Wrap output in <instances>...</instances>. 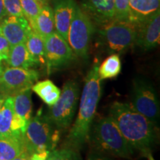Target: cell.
<instances>
[{
  "instance_id": "obj_17",
  "label": "cell",
  "mask_w": 160,
  "mask_h": 160,
  "mask_svg": "<svg viewBox=\"0 0 160 160\" xmlns=\"http://www.w3.org/2000/svg\"><path fill=\"white\" fill-rule=\"evenodd\" d=\"M30 26L32 31L41 36L43 39L55 32L53 8L45 4L35 21Z\"/></svg>"
},
{
  "instance_id": "obj_36",
  "label": "cell",
  "mask_w": 160,
  "mask_h": 160,
  "mask_svg": "<svg viewBox=\"0 0 160 160\" xmlns=\"http://www.w3.org/2000/svg\"><path fill=\"white\" fill-rule=\"evenodd\" d=\"M37 1H39V2H45L47 0H37Z\"/></svg>"
},
{
  "instance_id": "obj_27",
  "label": "cell",
  "mask_w": 160,
  "mask_h": 160,
  "mask_svg": "<svg viewBox=\"0 0 160 160\" xmlns=\"http://www.w3.org/2000/svg\"><path fill=\"white\" fill-rule=\"evenodd\" d=\"M8 16L24 17L20 0H3Z\"/></svg>"
},
{
  "instance_id": "obj_21",
  "label": "cell",
  "mask_w": 160,
  "mask_h": 160,
  "mask_svg": "<svg viewBox=\"0 0 160 160\" xmlns=\"http://www.w3.org/2000/svg\"><path fill=\"white\" fill-rule=\"evenodd\" d=\"M25 44L37 65H45V42L43 38L31 29Z\"/></svg>"
},
{
  "instance_id": "obj_4",
  "label": "cell",
  "mask_w": 160,
  "mask_h": 160,
  "mask_svg": "<svg viewBox=\"0 0 160 160\" xmlns=\"http://www.w3.org/2000/svg\"><path fill=\"white\" fill-rule=\"evenodd\" d=\"M60 139V130L48 121L45 116L38 113L31 118L26 126L22 142L29 154L55 149Z\"/></svg>"
},
{
  "instance_id": "obj_14",
  "label": "cell",
  "mask_w": 160,
  "mask_h": 160,
  "mask_svg": "<svg viewBox=\"0 0 160 160\" xmlns=\"http://www.w3.org/2000/svg\"><path fill=\"white\" fill-rule=\"evenodd\" d=\"M85 11L100 24L115 19L114 0H85Z\"/></svg>"
},
{
  "instance_id": "obj_30",
  "label": "cell",
  "mask_w": 160,
  "mask_h": 160,
  "mask_svg": "<svg viewBox=\"0 0 160 160\" xmlns=\"http://www.w3.org/2000/svg\"><path fill=\"white\" fill-rule=\"evenodd\" d=\"M51 151H46L40 153H35L31 155L30 160H46Z\"/></svg>"
},
{
  "instance_id": "obj_37",
  "label": "cell",
  "mask_w": 160,
  "mask_h": 160,
  "mask_svg": "<svg viewBox=\"0 0 160 160\" xmlns=\"http://www.w3.org/2000/svg\"><path fill=\"white\" fill-rule=\"evenodd\" d=\"M2 137V135H1V133H0V139H1Z\"/></svg>"
},
{
  "instance_id": "obj_34",
  "label": "cell",
  "mask_w": 160,
  "mask_h": 160,
  "mask_svg": "<svg viewBox=\"0 0 160 160\" xmlns=\"http://www.w3.org/2000/svg\"><path fill=\"white\" fill-rule=\"evenodd\" d=\"M2 60H5V59H4L2 57L0 56V76H1L2 73L3 71V68H2Z\"/></svg>"
},
{
  "instance_id": "obj_6",
  "label": "cell",
  "mask_w": 160,
  "mask_h": 160,
  "mask_svg": "<svg viewBox=\"0 0 160 160\" xmlns=\"http://www.w3.org/2000/svg\"><path fill=\"white\" fill-rule=\"evenodd\" d=\"M99 35L103 45L110 52L122 53L135 44L137 28L131 22L113 19L103 24Z\"/></svg>"
},
{
  "instance_id": "obj_24",
  "label": "cell",
  "mask_w": 160,
  "mask_h": 160,
  "mask_svg": "<svg viewBox=\"0 0 160 160\" xmlns=\"http://www.w3.org/2000/svg\"><path fill=\"white\" fill-rule=\"evenodd\" d=\"M24 17L31 25L42 9L45 3L37 0H20Z\"/></svg>"
},
{
  "instance_id": "obj_13",
  "label": "cell",
  "mask_w": 160,
  "mask_h": 160,
  "mask_svg": "<svg viewBox=\"0 0 160 160\" xmlns=\"http://www.w3.org/2000/svg\"><path fill=\"white\" fill-rule=\"evenodd\" d=\"M77 7L75 0H56L53 5L55 32L67 42L69 28Z\"/></svg>"
},
{
  "instance_id": "obj_29",
  "label": "cell",
  "mask_w": 160,
  "mask_h": 160,
  "mask_svg": "<svg viewBox=\"0 0 160 160\" xmlns=\"http://www.w3.org/2000/svg\"><path fill=\"white\" fill-rule=\"evenodd\" d=\"M87 160H111L109 157H108L105 154L98 152L95 150L91 151L88 154Z\"/></svg>"
},
{
  "instance_id": "obj_10",
  "label": "cell",
  "mask_w": 160,
  "mask_h": 160,
  "mask_svg": "<svg viewBox=\"0 0 160 160\" xmlns=\"http://www.w3.org/2000/svg\"><path fill=\"white\" fill-rule=\"evenodd\" d=\"M39 77V73L33 69L7 68L0 76V91L12 97L22 90L31 88Z\"/></svg>"
},
{
  "instance_id": "obj_16",
  "label": "cell",
  "mask_w": 160,
  "mask_h": 160,
  "mask_svg": "<svg viewBox=\"0 0 160 160\" xmlns=\"http://www.w3.org/2000/svg\"><path fill=\"white\" fill-rule=\"evenodd\" d=\"M5 61L8 65L12 68L31 69L37 65L28 51L25 43L11 46Z\"/></svg>"
},
{
  "instance_id": "obj_15",
  "label": "cell",
  "mask_w": 160,
  "mask_h": 160,
  "mask_svg": "<svg viewBox=\"0 0 160 160\" xmlns=\"http://www.w3.org/2000/svg\"><path fill=\"white\" fill-rule=\"evenodd\" d=\"M129 21L137 25L159 10L160 0H129Z\"/></svg>"
},
{
  "instance_id": "obj_20",
  "label": "cell",
  "mask_w": 160,
  "mask_h": 160,
  "mask_svg": "<svg viewBox=\"0 0 160 160\" xmlns=\"http://www.w3.org/2000/svg\"><path fill=\"white\" fill-rule=\"evenodd\" d=\"M25 151L22 139L14 137L0 139V160H13Z\"/></svg>"
},
{
  "instance_id": "obj_9",
  "label": "cell",
  "mask_w": 160,
  "mask_h": 160,
  "mask_svg": "<svg viewBox=\"0 0 160 160\" xmlns=\"http://www.w3.org/2000/svg\"><path fill=\"white\" fill-rule=\"evenodd\" d=\"M44 42L45 65L48 74L69 65L74 59V53L68 42L56 32L46 37Z\"/></svg>"
},
{
  "instance_id": "obj_32",
  "label": "cell",
  "mask_w": 160,
  "mask_h": 160,
  "mask_svg": "<svg viewBox=\"0 0 160 160\" xmlns=\"http://www.w3.org/2000/svg\"><path fill=\"white\" fill-rule=\"evenodd\" d=\"M30 157H31V154H29L27 151H24L21 153L19 156H18L17 157H16L15 159L13 160H30Z\"/></svg>"
},
{
  "instance_id": "obj_5",
  "label": "cell",
  "mask_w": 160,
  "mask_h": 160,
  "mask_svg": "<svg viewBox=\"0 0 160 160\" xmlns=\"http://www.w3.org/2000/svg\"><path fill=\"white\" fill-rule=\"evenodd\" d=\"M79 95V86L74 80L66 82L58 101L50 106L46 118L58 129L68 128L74 117Z\"/></svg>"
},
{
  "instance_id": "obj_31",
  "label": "cell",
  "mask_w": 160,
  "mask_h": 160,
  "mask_svg": "<svg viewBox=\"0 0 160 160\" xmlns=\"http://www.w3.org/2000/svg\"><path fill=\"white\" fill-rule=\"evenodd\" d=\"M8 16L3 0H0V22Z\"/></svg>"
},
{
  "instance_id": "obj_22",
  "label": "cell",
  "mask_w": 160,
  "mask_h": 160,
  "mask_svg": "<svg viewBox=\"0 0 160 160\" xmlns=\"http://www.w3.org/2000/svg\"><path fill=\"white\" fill-rule=\"evenodd\" d=\"M122 70V63L119 56L113 53L102 62L98 67V76L100 80L113 79L119 74Z\"/></svg>"
},
{
  "instance_id": "obj_26",
  "label": "cell",
  "mask_w": 160,
  "mask_h": 160,
  "mask_svg": "<svg viewBox=\"0 0 160 160\" xmlns=\"http://www.w3.org/2000/svg\"><path fill=\"white\" fill-rule=\"evenodd\" d=\"M115 19L130 22L129 0H114Z\"/></svg>"
},
{
  "instance_id": "obj_19",
  "label": "cell",
  "mask_w": 160,
  "mask_h": 160,
  "mask_svg": "<svg viewBox=\"0 0 160 160\" xmlns=\"http://www.w3.org/2000/svg\"><path fill=\"white\" fill-rule=\"evenodd\" d=\"M31 90L49 107L57 102L61 94V91L59 88L49 79L35 82L31 87Z\"/></svg>"
},
{
  "instance_id": "obj_23",
  "label": "cell",
  "mask_w": 160,
  "mask_h": 160,
  "mask_svg": "<svg viewBox=\"0 0 160 160\" xmlns=\"http://www.w3.org/2000/svg\"><path fill=\"white\" fill-rule=\"evenodd\" d=\"M13 97H8L0 108V133L2 137H11V125L13 116Z\"/></svg>"
},
{
  "instance_id": "obj_28",
  "label": "cell",
  "mask_w": 160,
  "mask_h": 160,
  "mask_svg": "<svg viewBox=\"0 0 160 160\" xmlns=\"http://www.w3.org/2000/svg\"><path fill=\"white\" fill-rule=\"evenodd\" d=\"M10 47V44L8 40L0 33V56L2 57L4 59H6Z\"/></svg>"
},
{
  "instance_id": "obj_33",
  "label": "cell",
  "mask_w": 160,
  "mask_h": 160,
  "mask_svg": "<svg viewBox=\"0 0 160 160\" xmlns=\"http://www.w3.org/2000/svg\"><path fill=\"white\" fill-rule=\"evenodd\" d=\"M8 97H9V96H8L6 93H4V92L0 91V108H1L2 105V104L4 103V102H5V99Z\"/></svg>"
},
{
  "instance_id": "obj_2",
  "label": "cell",
  "mask_w": 160,
  "mask_h": 160,
  "mask_svg": "<svg viewBox=\"0 0 160 160\" xmlns=\"http://www.w3.org/2000/svg\"><path fill=\"white\" fill-rule=\"evenodd\" d=\"M99 64L95 63L85 79L77 117L70 130L65 146L79 151L89 138L91 128L102 96V80L98 76Z\"/></svg>"
},
{
  "instance_id": "obj_1",
  "label": "cell",
  "mask_w": 160,
  "mask_h": 160,
  "mask_svg": "<svg viewBox=\"0 0 160 160\" xmlns=\"http://www.w3.org/2000/svg\"><path fill=\"white\" fill-rule=\"evenodd\" d=\"M109 117L133 150L144 156L151 152L157 139V125L136 111L131 103L115 102L110 108Z\"/></svg>"
},
{
  "instance_id": "obj_35",
  "label": "cell",
  "mask_w": 160,
  "mask_h": 160,
  "mask_svg": "<svg viewBox=\"0 0 160 160\" xmlns=\"http://www.w3.org/2000/svg\"><path fill=\"white\" fill-rule=\"evenodd\" d=\"M145 157H147L148 159V160H155L154 158H153V156H152L151 152H149V153H148L147 154L145 155Z\"/></svg>"
},
{
  "instance_id": "obj_11",
  "label": "cell",
  "mask_w": 160,
  "mask_h": 160,
  "mask_svg": "<svg viewBox=\"0 0 160 160\" xmlns=\"http://www.w3.org/2000/svg\"><path fill=\"white\" fill-rule=\"evenodd\" d=\"M135 44L143 51H149L159 45L160 41V12L158 10L153 15L137 24Z\"/></svg>"
},
{
  "instance_id": "obj_12",
  "label": "cell",
  "mask_w": 160,
  "mask_h": 160,
  "mask_svg": "<svg viewBox=\"0 0 160 160\" xmlns=\"http://www.w3.org/2000/svg\"><path fill=\"white\" fill-rule=\"evenodd\" d=\"M31 31L28 21L24 17L7 16L0 22V33L11 46L25 43Z\"/></svg>"
},
{
  "instance_id": "obj_8",
  "label": "cell",
  "mask_w": 160,
  "mask_h": 160,
  "mask_svg": "<svg viewBox=\"0 0 160 160\" xmlns=\"http://www.w3.org/2000/svg\"><path fill=\"white\" fill-rule=\"evenodd\" d=\"M131 105L152 122L159 123V99L153 85L148 79L139 77L133 80Z\"/></svg>"
},
{
  "instance_id": "obj_25",
  "label": "cell",
  "mask_w": 160,
  "mask_h": 160,
  "mask_svg": "<svg viewBox=\"0 0 160 160\" xmlns=\"http://www.w3.org/2000/svg\"><path fill=\"white\" fill-rule=\"evenodd\" d=\"M46 160H82L79 151L65 147L59 150H53L49 153Z\"/></svg>"
},
{
  "instance_id": "obj_7",
  "label": "cell",
  "mask_w": 160,
  "mask_h": 160,
  "mask_svg": "<svg viewBox=\"0 0 160 160\" xmlns=\"http://www.w3.org/2000/svg\"><path fill=\"white\" fill-rule=\"evenodd\" d=\"M94 30L91 17L77 5L69 28L68 42L73 53L79 57L85 58L88 56Z\"/></svg>"
},
{
  "instance_id": "obj_18",
  "label": "cell",
  "mask_w": 160,
  "mask_h": 160,
  "mask_svg": "<svg viewBox=\"0 0 160 160\" xmlns=\"http://www.w3.org/2000/svg\"><path fill=\"white\" fill-rule=\"evenodd\" d=\"M32 90L31 88L22 90L13 94V111L14 114L28 122L31 118L32 110Z\"/></svg>"
},
{
  "instance_id": "obj_3",
  "label": "cell",
  "mask_w": 160,
  "mask_h": 160,
  "mask_svg": "<svg viewBox=\"0 0 160 160\" xmlns=\"http://www.w3.org/2000/svg\"><path fill=\"white\" fill-rule=\"evenodd\" d=\"M89 138L95 151L103 154L125 159H131L133 154V148L109 116L96 122Z\"/></svg>"
}]
</instances>
